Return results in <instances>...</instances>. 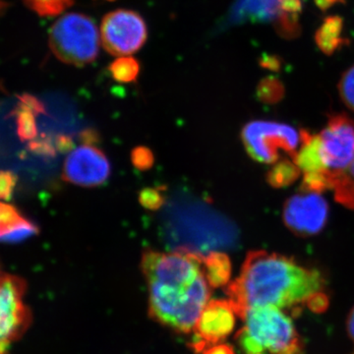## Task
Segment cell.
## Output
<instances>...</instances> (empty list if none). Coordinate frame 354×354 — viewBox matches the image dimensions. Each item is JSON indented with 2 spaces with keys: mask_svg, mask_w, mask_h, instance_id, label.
<instances>
[{
  "mask_svg": "<svg viewBox=\"0 0 354 354\" xmlns=\"http://www.w3.org/2000/svg\"><path fill=\"white\" fill-rule=\"evenodd\" d=\"M339 91L342 102L354 111V65L342 74Z\"/></svg>",
  "mask_w": 354,
  "mask_h": 354,
  "instance_id": "d4e9b609",
  "label": "cell"
},
{
  "mask_svg": "<svg viewBox=\"0 0 354 354\" xmlns=\"http://www.w3.org/2000/svg\"><path fill=\"white\" fill-rule=\"evenodd\" d=\"M0 276H1V272H0Z\"/></svg>",
  "mask_w": 354,
  "mask_h": 354,
  "instance_id": "e575fe53",
  "label": "cell"
},
{
  "mask_svg": "<svg viewBox=\"0 0 354 354\" xmlns=\"http://www.w3.org/2000/svg\"><path fill=\"white\" fill-rule=\"evenodd\" d=\"M344 22L341 16H328L315 32V43L324 55L330 57L346 46Z\"/></svg>",
  "mask_w": 354,
  "mask_h": 354,
  "instance_id": "5bb4252c",
  "label": "cell"
},
{
  "mask_svg": "<svg viewBox=\"0 0 354 354\" xmlns=\"http://www.w3.org/2000/svg\"><path fill=\"white\" fill-rule=\"evenodd\" d=\"M108 1H114V0H108Z\"/></svg>",
  "mask_w": 354,
  "mask_h": 354,
  "instance_id": "836d02e7",
  "label": "cell"
},
{
  "mask_svg": "<svg viewBox=\"0 0 354 354\" xmlns=\"http://www.w3.org/2000/svg\"><path fill=\"white\" fill-rule=\"evenodd\" d=\"M48 46L55 57L64 64L86 66L99 55V30L87 15L65 14L50 28Z\"/></svg>",
  "mask_w": 354,
  "mask_h": 354,
  "instance_id": "3957f363",
  "label": "cell"
},
{
  "mask_svg": "<svg viewBox=\"0 0 354 354\" xmlns=\"http://www.w3.org/2000/svg\"><path fill=\"white\" fill-rule=\"evenodd\" d=\"M24 2L41 17H55L73 6L75 0H24Z\"/></svg>",
  "mask_w": 354,
  "mask_h": 354,
  "instance_id": "ffe728a7",
  "label": "cell"
},
{
  "mask_svg": "<svg viewBox=\"0 0 354 354\" xmlns=\"http://www.w3.org/2000/svg\"><path fill=\"white\" fill-rule=\"evenodd\" d=\"M325 285L318 270L279 254L253 251L247 255L239 278L225 286V293L241 318L247 309L268 305L298 316L305 299Z\"/></svg>",
  "mask_w": 354,
  "mask_h": 354,
  "instance_id": "7a4b0ae2",
  "label": "cell"
},
{
  "mask_svg": "<svg viewBox=\"0 0 354 354\" xmlns=\"http://www.w3.org/2000/svg\"><path fill=\"white\" fill-rule=\"evenodd\" d=\"M132 164L139 171H148L155 162V157L150 149L147 147H136L131 153Z\"/></svg>",
  "mask_w": 354,
  "mask_h": 354,
  "instance_id": "484cf974",
  "label": "cell"
},
{
  "mask_svg": "<svg viewBox=\"0 0 354 354\" xmlns=\"http://www.w3.org/2000/svg\"><path fill=\"white\" fill-rule=\"evenodd\" d=\"M6 7V3H4L3 1H0V13H1L2 10H4Z\"/></svg>",
  "mask_w": 354,
  "mask_h": 354,
  "instance_id": "d6a6232c",
  "label": "cell"
},
{
  "mask_svg": "<svg viewBox=\"0 0 354 354\" xmlns=\"http://www.w3.org/2000/svg\"><path fill=\"white\" fill-rule=\"evenodd\" d=\"M346 330H348V337L354 342V307L349 312L348 319H346Z\"/></svg>",
  "mask_w": 354,
  "mask_h": 354,
  "instance_id": "1f68e13d",
  "label": "cell"
},
{
  "mask_svg": "<svg viewBox=\"0 0 354 354\" xmlns=\"http://www.w3.org/2000/svg\"><path fill=\"white\" fill-rule=\"evenodd\" d=\"M109 72L114 80L120 83H133L140 73L138 60L131 57H120L109 65Z\"/></svg>",
  "mask_w": 354,
  "mask_h": 354,
  "instance_id": "d6986e66",
  "label": "cell"
},
{
  "mask_svg": "<svg viewBox=\"0 0 354 354\" xmlns=\"http://www.w3.org/2000/svg\"><path fill=\"white\" fill-rule=\"evenodd\" d=\"M111 164L108 158L95 145L83 144L74 149L64 162L65 180L82 187H95L108 180Z\"/></svg>",
  "mask_w": 354,
  "mask_h": 354,
  "instance_id": "8fae6325",
  "label": "cell"
},
{
  "mask_svg": "<svg viewBox=\"0 0 354 354\" xmlns=\"http://www.w3.org/2000/svg\"><path fill=\"white\" fill-rule=\"evenodd\" d=\"M299 167L295 162L288 160L277 162L268 171L267 180L274 188H283L295 183L300 176Z\"/></svg>",
  "mask_w": 354,
  "mask_h": 354,
  "instance_id": "e0dca14e",
  "label": "cell"
},
{
  "mask_svg": "<svg viewBox=\"0 0 354 354\" xmlns=\"http://www.w3.org/2000/svg\"><path fill=\"white\" fill-rule=\"evenodd\" d=\"M44 111L43 104L36 97L29 95L21 97L17 109L18 133L21 138L28 140L36 136V116Z\"/></svg>",
  "mask_w": 354,
  "mask_h": 354,
  "instance_id": "2e32d148",
  "label": "cell"
},
{
  "mask_svg": "<svg viewBox=\"0 0 354 354\" xmlns=\"http://www.w3.org/2000/svg\"><path fill=\"white\" fill-rule=\"evenodd\" d=\"M235 311L228 300H209L195 325L189 346L196 353L221 344L235 327Z\"/></svg>",
  "mask_w": 354,
  "mask_h": 354,
  "instance_id": "30bf717a",
  "label": "cell"
},
{
  "mask_svg": "<svg viewBox=\"0 0 354 354\" xmlns=\"http://www.w3.org/2000/svg\"><path fill=\"white\" fill-rule=\"evenodd\" d=\"M329 218V205L320 193L302 192L286 202L283 221L298 236L309 237L322 232Z\"/></svg>",
  "mask_w": 354,
  "mask_h": 354,
  "instance_id": "9c48e42d",
  "label": "cell"
},
{
  "mask_svg": "<svg viewBox=\"0 0 354 354\" xmlns=\"http://www.w3.org/2000/svg\"><path fill=\"white\" fill-rule=\"evenodd\" d=\"M318 135L324 167L337 178L354 160V121L346 114H335Z\"/></svg>",
  "mask_w": 354,
  "mask_h": 354,
  "instance_id": "ba28073f",
  "label": "cell"
},
{
  "mask_svg": "<svg viewBox=\"0 0 354 354\" xmlns=\"http://www.w3.org/2000/svg\"><path fill=\"white\" fill-rule=\"evenodd\" d=\"M314 1H315L316 6L320 10L327 11L332 7L337 6V4L344 3L346 0H314Z\"/></svg>",
  "mask_w": 354,
  "mask_h": 354,
  "instance_id": "4dcf8cb0",
  "label": "cell"
},
{
  "mask_svg": "<svg viewBox=\"0 0 354 354\" xmlns=\"http://www.w3.org/2000/svg\"><path fill=\"white\" fill-rule=\"evenodd\" d=\"M203 354H236L234 346L227 344H218L205 349Z\"/></svg>",
  "mask_w": 354,
  "mask_h": 354,
  "instance_id": "f546056e",
  "label": "cell"
},
{
  "mask_svg": "<svg viewBox=\"0 0 354 354\" xmlns=\"http://www.w3.org/2000/svg\"><path fill=\"white\" fill-rule=\"evenodd\" d=\"M258 99L264 104H274L281 102L285 95V87L276 77H266L257 87Z\"/></svg>",
  "mask_w": 354,
  "mask_h": 354,
  "instance_id": "7402d4cb",
  "label": "cell"
},
{
  "mask_svg": "<svg viewBox=\"0 0 354 354\" xmlns=\"http://www.w3.org/2000/svg\"><path fill=\"white\" fill-rule=\"evenodd\" d=\"M199 254L144 251L142 271L149 288V312L153 320L178 333L189 334L211 298Z\"/></svg>",
  "mask_w": 354,
  "mask_h": 354,
  "instance_id": "6da1fadb",
  "label": "cell"
},
{
  "mask_svg": "<svg viewBox=\"0 0 354 354\" xmlns=\"http://www.w3.org/2000/svg\"><path fill=\"white\" fill-rule=\"evenodd\" d=\"M148 28L139 13L118 9L102 21L101 39L104 50L116 57H128L137 53L146 43Z\"/></svg>",
  "mask_w": 354,
  "mask_h": 354,
  "instance_id": "52a82bcc",
  "label": "cell"
},
{
  "mask_svg": "<svg viewBox=\"0 0 354 354\" xmlns=\"http://www.w3.org/2000/svg\"><path fill=\"white\" fill-rule=\"evenodd\" d=\"M17 177L10 171H0V201H8L12 197Z\"/></svg>",
  "mask_w": 354,
  "mask_h": 354,
  "instance_id": "83f0119b",
  "label": "cell"
},
{
  "mask_svg": "<svg viewBox=\"0 0 354 354\" xmlns=\"http://www.w3.org/2000/svg\"><path fill=\"white\" fill-rule=\"evenodd\" d=\"M27 283L13 274L0 276V354H9L13 344L24 335L32 323L26 304Z\"/></svg>",
  "mask_w": 354,
  "mask_h": 354,
  "instance_id": "8992f818",
  "label": "cell"
},
{
  "mask_svg": "<svg viewBox=\"0 0 354 354\" xmlns=\"http://www.w3.org/2000/svg\"><path fill=\"white\" fill-rule=\"evenodd\" d=\"M241 137L251 158L270 165L278 162L281 152L295 158L301 134L283 123L255 120L247 123L242 129Z\"/></svg>",
  "mask_w": 354,
  "mask_h": 354,
  "instance_id": "5b68a950",
  "label": "cell"
},
{
  "mask_svg": "<svg viewBox=\"0 0 354 354\" xmlns=\"http://www.w3.org/2000/svg\"><path fill=\"white\" fill-rule=\"evenodd\" d=\"M235 342L243 354H266V348L249 334L246 327L235 334Z\"/></svg>",
  "mask_w": 354,
  "mask_h": 354,
  "instance_id": "603a6c76",
  "label": "cell"
},
{
  "mask_svg": "<svg viewBox=\"0 0 354 354\" xmlns=\"http://www.w3.org/2000/svg\"><path fill=\"white\" fill-rule=\"evenodd\" d=\"M38 232L39 227L15 206L0 201V242L18 243Z\"/></svg>",
  "mask_w": 354,
  "mask_h": 354,
  "instance_id": "7c38bea8",
  "label": "cell"
},
{
  "mask_svg": "<svg viewBox=\"0 0 354 354\" xmlns=\"http://www.w3.org/2000/svg\"><path fill=\"white\" fill-rule=\"evenodd\" d=\"M139 202L147 209L158 211L164 206L165 196L160 188H145L140 191Z\"/></svg>",
  "mask_w": 354,
  "mask_h": 354,
  "instance_id": "cb8c5ba5",
  "label": "cell"
},
{
  "mask_svg": "<svg viewBox=\"0 0 354 354\" xmlns=\"http://www.w3.org/2000/svg\"><path fill=\"white\" fill-rule=\"evenodd\" d=\"M260 65L266 69L279 71L281 67V60L274 55H263L260 59Z\"/></svg>",
  "mask_w": 354,
  "mask_h": 354,
  "instance_id": "f1b7e54d",
  "label": "cell"
},
{
  "mask_svg": "<svg viewBox=\"0 0 354 354\" xmlns=\"http://www.w3.org/2000/svg\"><path fill=\"white\" fill-rule=\"evenodd\" d=\"M351 354H354V353H351Z\"/></svg>",
  "mask_w": 354,
  "mask_h": 354,
  "instance_id": "d590c367",
  "label": "cell"
},
{
  "mask_svg": "<svg viewBox=\"0 0 354 354\" xmlns=\"http://www.w3.org/2000/svg\"><path fill=\"white\" fill-rule=\"evenodd\" d=\"M205 277L211 288L227 286L232 277V262L225 253L211 252L203 258Z\"/></svg>",
  "mask_w": 354,
  "mask_h": 354,
  "instance_id": "9a60e30c",
  "label": "cell"
},
{
  "mask_svg": "<svg viewBox=\"0 0 354 354\" xmlns=\"http://www.w3.org/2000/svg\"><path fill=\"white\" fill-rule=\"evenodd\" d=\"M304 304L313 313L323 314L329 309L330 297L323 290L317 291L305 299Z\"/></svg>",
  "mask_w": 354,
  "mask_h": 354,
  "instance_id": "4316f807",
  "label": "cell"
},
{
  "mask_svg": "<svg viewBox=\"0 0 354 354\" xmlns=\"http://www.w3.org/2000/svg\"><path fill=\"white\" fill-rule=\"evenodd\" d=\"M333 189L337 202L354 209V160L346 171L337 176Z\"/></svg>",
  "mask_w": 354,
  "mask_h": 354,
  "instance_id": "ac0fdd59",
  "label": "cell"
},
{
  "mask_svg": "<svg viewBox=\"0 0 354 354\" xmlns=\"http://www.w3.org/2000/svg\"><path fill=\"white\" fill-rule=\"evenodd\" d=\"M281 0H236L230 9V23H268L277 19Z\"/></svg>",
  "mask_w": 354,
  "mask_h": 354,
  "instance_id": "4fadbf2b",
  "label": "cell"
},
{
  "mask_svg": "<svg viewBox=\"0 0 354 354\" xmlns=\"http://www.w3.org/2000/svg\"><path fill=\"white\" fill-rule=\"evenodd\" d=\"M241 319L249 334L272 354H304V344L292 320L279 307H252Z\"/></svg>",
  "mask_w": 354,
  "mask_h": 354,
  "instance_id": "277c9868",
  "label": "cell"
},
{
  "mask_svg": "<svg viewBox=\"0 0 354 354\" xmlns=\"http://www.w3.org/2000/svg\"><path fill=\"white\" fill-rule=\"evenodd\" d=\"M272 24L279 36L286 39H297L301 32L300 14L298 13L281 11Z\"/></svg>",
  "mask_w": 354,
  "mask_h": 354,
  "instance_id": "44dd1931",
  "label": "cell"
}]
</instances>
